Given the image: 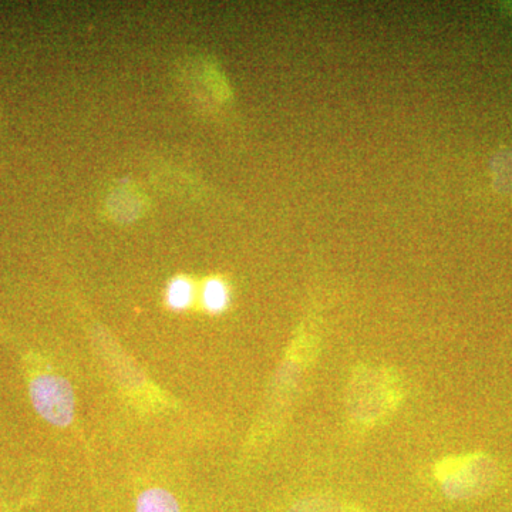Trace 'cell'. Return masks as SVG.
<instances>
[{
    "mask_svg": "<svg viewBox=\"0 0 512 512\" xmlns=\"http://www.w3.org/2000/svg\"><path fill=\"white\" fill-rule=\"evenodd\" d=\"M136 512H183L177 498L161 487H150L137 495Z\"/></svg>",
    "mask_w": 512,
    "mask_h": 512,
    "instance_id": "cell-4",
    "label": "cell"
},
{
    "mask_svg": "<svg viewBox=\"0 0 512 512\" xmlns=\"http://www.w3.org/2000/svg\"><path fill=\"white\" fill-rule=\"evenodd\" d=\"M202 308L212 315L227 311L231 302L228 284L221 278H208L201 289Z\"/></svg>",
    "mask_w": 512,
    "mask_h": 512,
    "instance_id": "cell-5",
    "label": "cell"
},
{
    "mask_svg": "<svg viewBox=\"0 0 512 512\" xmlns=\"http://www.w3.org/2000/svg\"><path fill=\"white\" fill-rule=\"evenodd\" d=\"M29 396L36 413L52 426L69 427L76 412L72 384L50 370H37L29 377Z\"/></svg>",
    "mask_w": 512,
    "mask_h": 512,
    "instance_id": "cell-3",
    "label": "cell"
},
{
    "mask_svg": "<svg viewBox=\"0 0 512 512\" xmlns=\"http://www.w3.org/2000/svg\"><path fill=\"white\" fill-rule=\"evenodd\" d=\"M399 376L383 367L356 369L348 389V412L357 426L372 429L384 423L402 402Z\"/></svg>",
    "mask_w": 512,
    "mask_h": 512,
    "instance_id": "cell-1",
    "label": "cell"
},
{
    "mask_svg": "<svg viewBox=\"0 0 512 512\" xmlns=\"http://www.w3.org/2000/svg\"><path fill=\"white\" fill-rule=\"evenodd\" d=\"M195 288L190 279L177 276L171 279L165 291V303L173 311H185L194 302Z\"/></svg>",
    "mask_w": 512,
    "mask_h": 512,
    "instance_id": "cell-6",
    "label": "cell"
},
{
    "mask_svg": "<svg viewBox=\"0 0 512 512\" xmlns=\"http://www.w3.org/2000/svg\"><path fill=\"white\" fill-rule=\"evenodd\" d=\"M434 477L446 497L470 500L493 488L498 468L493 458L485 454H466L443 458L434 466Z\"/></svg>",
    "mask_w": 512,
    "mask_h": 512,
    "instance_id": "cell-2",
    "label": "cell"
},
{
    "mask_svg": "<svg viewBox=\"0 0 512 512\" xmlns=\"http://www.w3.org/2000/svg\"><path fill=\"white\" fill-rule=\"evenodd\" d=\"M289 512H356L352 508L343 507L332 500H306L292 508Z\"/></svg>",
    "mask_w": 512,
    "mask_h": 512,
    "instance_id": "cell-7",
    "label": "cell"
}]
</instances>
